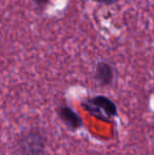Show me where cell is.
<instances>
[{"label":"cell","instance_id":"1","mask_svg":"<svg viewBox=\"0 0 154 155\" xmlns=\"http://www.w3.org/2000/svg\"><path fill=\"white\" fill-rule=\"evenodd\" d=\"M47 148V133L39 127L20 131L14 141L15 155H44Z\"/></svg>","mask_w":154,"mask_h":155},{"label":"cell","instance_id":"2","mask_svg":"<svg viewBox=\"0 0 154 155\" xmlns=\"http://www.w3.org/2000/svg\"><path fill=\"white\" fill-rule=\"evenodd\" d=\"M81 106L84 111L101 121L112 123L118 116L115 102L105 95H95L82 100Z\"/></svg>","mask_w":154,"mask_h":155},{"label":"cell","instance_id":"3","mask_svg":"<svg viewBox=\"0 0 154 155\" xmlns=\"http://www.w3.org/2000/svg\"><path fill=\"white\" fill-rule=\"evenodd\" d=\"M56 114L62 124L71 132H76L84 124L80 115L68 104L58 106L56 109Z\"/></svg>","mask_w":154,"mask_h":155},{"label":"cell","instance_id":"4","mask_svg":"<svg viewBox=\"0 0 154 155\" xmlns=\"http://www.w3.org/2000/svg\"><path fill=\"white\" fill-rule=\"evenodd\" d=\"M116 70L107 61H99L95 68V79L100 87H111L115 82Z\"/></svg>","mask_w":154,"mask_h":155},{"label":"cell","instance_id":"5","mask_svg":"<svg viewBox=\"0 0 154 155\" xmlns=\"http://www.w3.org/2000/svg\"><path fill=\"white\" fill-rule=\"evenodd\" d=\"M95 1H97L98 3L105 4V5H110V4H114L118 2L119 0H95Z\"/></svg>","mask_w":154,"mask_h":155},{"label":"cell","instance_id":"6","mask_svg":"<svg viewBox=\"0 0 154 155\" xmlns=\"http://www.w3.org/2000/svg\"><path fill=\"white\" fill-rule=\"evenodd\" d=\"M48 1L49 0H35V2L38 4V5H40V6H44L45 4L48 3Z\"/></svg>","mask_w":154,"mask_h":155}]
</instances>
